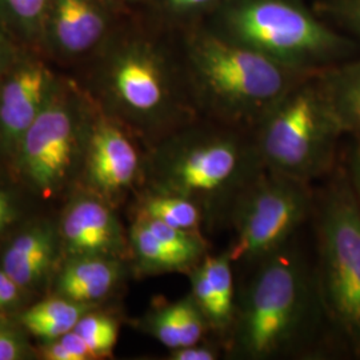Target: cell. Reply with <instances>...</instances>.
<instances>
[{"label":"cell","instance_id":"13","mask_svg":"<svg viewBox=\"0 0 360 360\" xmlns=\"http://www.w3.org/2000/svg\"><path fill=\"white\" fill-rule=\"evenodd\" d=\"M63 257L102 255L129 262L127 229L116 214V207L83 187L67 196L58 218Z\"/></svg>","mask_w":360,"mask_h":360},{"label":"cell","instance_id":"31","mask_svg":"<svg viewBox=\"0 0 360 360\" xmlns=\"http://www.w3.org/2000/svg\"><path fill=\"white\" fill-rule=\"evenodd\" d=\"M345 168L360 212V141H352L351 143Z\"/></svg>","mask_w":360,"mask_h":360},{"label":"cell","instance_id":"1","mask_svg":"<svg viewBox=\"0 0 360 360\" xmlns=\"http://www.w3.org/2000/svg\"><path fill=\"white\" fill-rule=\"evenodd\" d=\"M91 99L151 148L200 116L193 105L178 43L123 22L90 60Z\"/></svg>","mask_w":360,"mask_h":360},{"label":"cell","instance_id":"6","mask_svg":"<svg viewBox=\"0 0 360 360\" xmlns=\"http://www.w3.org/2000/svg\"><path fill=\"white\" fill-rule=\"evenodd\" d=\"M94 111L95 103L83 86L60 77L8 165L15 180L35 200H56L79 186Z\"/></svg>","mask_w":360,"mask_h":360},{"label":"cell","instance_id":"14","mask_svg":"<svg viewBox=\"0 0 360 360\" xmlns=\"http://www.w3.org/2000/svg\"><path fill=\"white\" fill-rule=\"evenodd\" d=\"M127 236L135 278L187 274L210 252L203 232L184 231L143 217H132Z\"/></svg>","mask_w":360,"mask_h":360},{"label":"cell","instance_id":"3","mask_svg":"<svg viewBox=\"0 0 360 360\" xmlns=\"http://www.w3.org/2000/svg\"><path fill=\"white\" fill-rule=\"evenodd\" d=\"M264 171L252 132L199 117L147 150L143 187L190 199L214 231Z\"/></svg>","mask_w":360,"mask_h":360},{"label":"cell","instance_id":"22","mask_svg":"<svg viewBox=\"0 0 360 360\" xmlns=\"http://www.w3.org/2000/svg\"><path fill=\"white\" fill-rule=\"evenodd\" d=\"M50 0H0V22L26 49L38 51Z\"/></svg>","mask_w":360,"mask_h":360},{"label":"cell","instance_id":"4","mask_svg":"<svg viewBox=\"0 0 360 360\" xmlns=\"http://www.w3.org/2000/svg\"><path fill=\"white\" fill-rule=\"evenodd\" d=\"M176 43L198 114L233 129L252 132L307 75L220 35L206 22L179 31Z\"/></svg>","mask_w":360,"mask_h":360},{"label":"cell","instance_id":"21","mask_svg":"<svg viewBox=\"0 0 360 360\" xmlns=\"http://www.w3.org/2000/svg\"><path fill=\"white\" fill-rule=\"evenodd\" d=\"M132 217L153 219L184 231L206 230V219L202 210L190 199L148 187H142L136 193Z\"/></svg>","mask_w":360,"mask_h":360},{"label":"cell","instance_id":"2","mask_svg":"<svg viewBox=\"0 0 360 360\" xmlns=\"http://www.w3.org/2000/svg\"><path fill=\"white\" fill-rule=\"evenodd\" d=\"M254 267L238 297L226 354L243 360L312 354L328 328L315 270L291 242Z\"/></svg>","mask_w":360,"mask_h":360},{"label":"cell","instance_id":"32","mask_svg":"<svg viewBox=\"0 0 360 360\" xmlns=\"http://www.w3.org/2000/svg\"><path fill=\"white\" fill-rule=\"evenodd\" d=\"M111 1H114L115 4L120 6L124 10H129L131 7L142 6V4H147L148 3V0H111Z\"/></svg>","mask_w":360,"mask_h":360},{"label":"cell","instance_id":"25","mask_svg":"<svg viewBox=\"0 0 360 360\" xmlns=\"http://www.w3.org/2000/svg\"><path fill=\"white\" fill-rule=\"evenodd\" d=\"M30 199L35 200L15 180L11 172L8 178L0 174V240L4 242L30 219Z\"/></svg>","mask_w":360,"mask_h":360},{"label":"cell","instance_id":"30","mask_svg":"<svg viewBox=\"0 0 360 360\" xmlns=\"http://www.w3.org/2000/svg\"><path fill=\"white\" fill-rule=\"evenodd\" d=\"M26 50L0 22V75H3Z\"/></svg>","mask_w":360,"mask_h":360},{"label":"cell","instance_id":"15","mask_svg":"<svg viewBox=\"0 0 360 360\" xmlns=\"http://www.w3.org/2000/svg\"><path fill=\"white\" fill-rule=\"evenodd\" d=\"M63 260L58 219L31 218L3 242L0 267L27 291L38 295L50 290Z\"/></svg>","mask_w":360,"mask_h":360},{"label":"cell","instance_id":"17","mask_svg":"<svg viewBox=\"0 0 360 360\" xmlns=\"http://www.w3.org/2000/svg\"><path fill=\"white\" fill-rule=\"evenodd\" d=\"M233 266L226 248L219 254H208L186 274L190 282L188 294L205 315L212 336L221 342L224 348L238 306Z\"/></svg>","mask_w":360,"mask_h":360},{"label":"cell","instance_id":"28","mask_svg":"<svg viewBox=\"0 0 360 360\" xmlns=\"http://www.w3.org/2000/svg\"><path fill=\"white\" fill-rule=\"evenodd\" d=\"M34 294L27 291L0 267V316L13 318L32 300Z\"/></svg>","mask_w":360,"mask_h":360},{"label":"cell","instance_id":"12","mask_svg":"<svg viewBox=\"0 0 360 360\" xmlns=\"http://www.w3.org/2000/svg\"><path fill=\"white\" fill-rule=\"evenodd\" d=\"M58 75L41 53L26 49L0 75V165L8 168L18 144L56 90Z\"/></svg>","mask_w":360,"mask_h":360},{"label":"cell","instance_id":"20","mask_svg":"<svg viewBox=\"0 0 360 360\" xmlns=\"http://www.w3.org/2000/svg\"><path fill=\"white\" fill-rule=\"evenodd\" d=\"M321 79L345 135L360 141V58L324 70Z\"/></svg>","mask_w":360,"mask_h":360},{"label":"cell","instance_id":"16","mask_svg":"<svg viewBox=\"0 0 360 360\" xmlns=\"http://www.w3.org/2000/svg\"><path fill=\"white\" fill-rule=\"evenodd\" d=\"M131 274L129 262L102 255L63 257L52 278L50 294L103 306L122 290Z\"/></svg>","mask_w":360,"mask_h":360},{"label":"cell","instance_id":"27","mask_svg":"<svg viewBox=\"0 0 360 360\" xmlns=\"http://www.w3.org/2000/svg\"><path fill=\"white\" fill-rule=\"evenodd\" d=\"M318 13L343 27L360 44V0H324Z\"/></svg>","mask_w":360,"mask_h":360},{"label":"cell","instance_id":"29","mask_svg":"<svg viewBox=\"0 0 360 360\" xmlns=\"http://www.w3.org/2000/svg\"><path fill=\"white\" fill-rule=\"evenodd\" d=\"M226 351L224 345L215 338H208L199 343L168 349L167 360H218Z\"/></svg>","mask_w":360,"mask_h":360},{"label":"cell","instance_id":"10","mask_svg":"<svg viewBox=\"0 0 360 360\" xmlns=\"http://www.w3.org/2000/svg\"><path fill=\"white\" fill-rule=\"evenodd\" d=\"M146 162L143 143L95 104L77 187L96 193L117 208L129 193L142 188Z\"/></svg>","mask_w":360,"mask_h":360},{"label":"cell","instance_id":"23","mask_svg":"<svg viewBox=\"0 0 360 360\" xmlns=\"http://www.w3.org/2000/svg\"><path fill=\"white\" fill-rule=\"evenodd\" d=\"M224 0H148L160 26L179 32L206 22Z\"/></svg>","mask_w":360,"mask_h":360},{"label":"cell","instance_id":"26","mask_svg":"<svg viewBox=\"0 0 360 360\" xmlns=\"http://www.w3.org/2000/svg\"><path fill=\"white\" fill-rule=\"evenodd\" d=\"M22 326L10 316H0V360L35 359L38 352L32 347Z\"/></svg>","mask_w":360,"mask_h":360},{"label":"cell","instance_id":"5","mask_svg":"<svg viewBox=\"0 0 360 360\" xmlns=\"http://www.w3.org/2000/svg\"><path fill=\"white\" fill-rule=\"evenodd\" d=\"M220 35L312 74L355 58L358 43L302 0H224L206 20Z\"/></svg>","mask_w":360,"mask_h":360},{"label":"cell","instance_id":"19","mask_svg":"<svg viewBox=\"0 0 360 360\" xmlns=\"http://www.w3.org/2000/svg\"><path fill=\"white\" fill-rule=\"evenodd\" d=\"M99 307L102 306L86 304L65 296L50 294L35 303H30L13 319L27 334L32 335L40 342H47L72 331L87 312Z\"/></svg>","mask_w":360,"mask_h":360},{"label":"cell","instance_id":"9","mask_svg":"<svg viewBox=\"0 0 360 360\" xmlns=\"http://www.w3.org/2000/svg\"><path fill=\"white\" fill-rule=\"evenodd\" d=\"M314 205L311 184L266 169L232 211L227 250L233 263L254 266L288 245Z\"/></svg>","mask_w":360,"mask_h":360},{"label":"cell","instance_id":"11","mask_svg":"<svg viewBox=\"0 0 360 360\" xmlns=\"http://www.w3.org/2000/svg\"><path fill=\"white\" fill-rule=\"evenodd\" d=\"M111 0H50L38 52L60 63L90 60L123 23Z\"/></svg>","mask_w":360,"mask_h":360},{"label":"cell","instance_id":"7","mask_svg":"<svg viewBox=\"0 0 360 360\" xmlns=\"http://www.w3.org/2000/svg\"><path fill=\"white\" fill-rule=\"evenodd\" d=\"M252 136L267 171L309 184L333 174L345 132L321 72L300 77L260 120Z\"/></svg>","mask_w":360,"mask_h":360},{"label":"cell","instance_id":"8","mask_svg":"<svg viewBox=\"0 0 360 360\" xmlns=\"http://www.w3.org/2000/svg\"><path fill=\"white\" fill-rule=\"evenodd\" d=\"M316 283L330 333L360 358V212L346 168L315 196Z\"/></svg>","mask_w":360,"mask_h":360},{"label":"cell","instance_id":"24","mask_svg":"<svg viewBox=\"0 0 360 360\" xmlns=\"http://www.w3.org/2000/svg\"><path fill=\"white\" fill-rule=\"evenodd\" d=\"M74 331L84 339L94 360L105 359L114 354L117 345L120 321L115 314L99 307L87 312L77 322Z\"/></svg>","mask_w":360,"mask_h":360},{"label":"cell","instance_id":"18","mask_svg":"<svg viewBox=\"0 0 360 360\" xmlns=\"http://www.w3.org/2000/svg\"><path fill=\"white\" fill-rule=\"evenodd\" d=\"M136 327L167 349L214 338L205 315L190 294L172 302L156 303L136 321Z\"/></svg>","mask_w":360,"mask_h":360}]
</instances>
